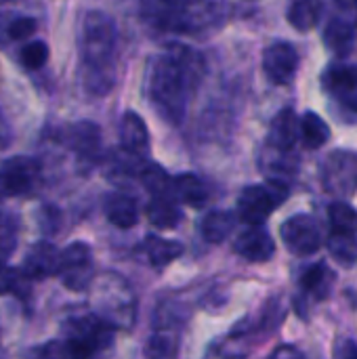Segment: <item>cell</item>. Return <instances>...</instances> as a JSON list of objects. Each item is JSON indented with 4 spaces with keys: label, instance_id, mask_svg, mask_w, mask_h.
<instances>
[{
    "label": "cell",
    "instance_id": "obj_1",
    "mask_svg": "<svg viewBox=\"0 0 357 359\" xmlns=\"http://www.w3.org/2000/svg\"><path fill=\"white\" fill-rule=\"evenodd\" d=\"M204 74L202 57L183 44H173L162 53L149 74V97L156 111L170 124L185 118L191 90Z\"/></svg>",
    "mask_w": 357,
    "mask_h": 359
},
{
    "label": "cell",
    "instance_id": "obj_2",
    "mask_svg": "<svg viewBox=\"0 0 357 359\" xmlns=\"http://www.w3.org/2000/svg\"><path fill=\"white\" fill-rule=\"evenodd\" d=\"M118 29L109 15L101 11L86 13L80 34L84 86L93 95H105L116 80Z\"/></svg>",
    "mask_w": 357,
    "mask_h": 359
},
{
    "label": "cell",
    "instance_id": "obj_3",
    "mask_svg": "<svg viewBox=\"0 0 357 359\" xmlns=\"http://www.w3.org/2000/svg\"><path fill=\"white\" fill-rule=\"evenodd\" d=\"M114 326L97 313L74 316L63 324L69 359H105L114 347Z\"/></svg>",
    "mask_w": 357,
    "mask_h": 359
},
{
    "label": "cell",
    "instance_id": "obj_4",
    "mask_svg": "<svg viewBox=\"0 0 357 359\" xmlns=\"http://www.w3.org/2000/svg\"><path fill=\"white\" fill-rule=\"evenodd\" d=\"M95 307L97 316L109 322L116 330H128L135 324L137 301L130 286L118 276H105L95 286Z\"/></svg>",
    "mask_w": 357,
    "mask_h": 359
},
{
    "label": "cell",
    "instance_id": "obj_5",
    "mask_svg": "<svg viewBox=\"0 0 357 359\" xmlns=\"http://www.w3.org/2000/svg\"><path fill=\"white\" fill-rule=\"evenodd\" d=\"M227 6L223 0H183L170 15L166 27L181 34L206 36L225 23Z\"/></svg>",
    "mask_w": 357,
    "mask_h": 359
},
{
    "label": "cell",
    "instance_id": "obj_6",
    "mask_svg": "<svg viewBox=\"0 0 357 359\" xmlns=\"http://www.w3.org/2000/svg\"><path fill=\"white\" fill-rule=\"evenodd\" d=\"M322 185L335 198H351L357 194V154L351 149H337L326 156L322 170Z\"/></svg>",
    "mask_w": 357,
    "mask_h": 359
},
{
    "label": "cell",
    "instance_id": "obj_7",
    "mask_svg": "<svg viewBox=\"0 0 357 359\" xmlns=\"http://www.w3.org/2000/svg\"><path fill=\"white\" fill-rule=\"evenodd\" d=\"M288 189L267 185H248L238 198V217L248 225H263L269 215L286 200Z\"/></svg>",
    "mask_w": 357,
    "mask_h": 359
},
{
    "label": "cell",
    "instance_id": "obj_8",
    "mask_svg": "<svg viewBox=\"0 0 357 359\" xmlns=\"http://www.w3.org/2000/svg\"><path fill=\"white\" fill-rule=\"evenodd\" d=\"M57 276L61 278L63 286L74 292L88 290L95 280V261L90 246L84 242H72L67 248H63Z\"/></svg>",
    "mask_w": 357,
    "mask_h": 359
},
{
    "label": "cell",
    "instance_id": "obj_9",
    "mask_svg": "<svg viewBox=\"0 0 357 359\" xmlns=\"http://www.w3.org/2000/svg\"><path fill=\"white\" fill-rule=\"evenodd\" d=\"M280 236L284 246L297 257H309L322 246V231L309 215H295L282 227Z\"/></svg>",
    "mask_w": 357,
    "mask_h": 359
},
{
    "label": "cell",
    "instance_id": "obj_10",
    "mask_svg": "<svg viewBox=\"0 0 357 359\" xmlns=\"http://www.w3.org/2000/svg\"><path fill=\"white\" fill-rule=\"evenodd\" d=\"M40 166L36 160L15 156L0 166V191L4 196H27L36 189Z\"/></svg>",
    "mask_w": 357,
    "mask_h": 359
},
{
    "label": "cell",
    "instance_id": "obj_11",
    "mask_svg": "<svg viewBox=\"0 0 357 359\" xmlns=\"http://www.w3.org/2000/svg\"><path fill=\"white\" fill-rule=\"evenodd\" d=\"M324 90L343 107L357 114V67L349 63H332L322 74Z\"/></svg>",
    "mask_w": 357,
    "mask_h": 359
},
{
    "label": "cell",
    "instance_id": "obj_12",
    "mask_svg": "<svg viewBox=\"0 0 357 359\" xmlns=\"http://www.w3.org/2000/svg\"><path fill=\"white\" fill-rule=\"evenodd\" d=\"M263 69L265 76L274 84H288L292 82L297 69H299V55L292 44L288 42H276L271 44L263 55Z\"/></svg>",
    "mask_w": 357,
    "mask_h": 359
},
{
    "label": "cell",
    "instance_id": "obj_13",
    "mask_svg": "<svg viewBox=\"0 0 357 359\" xmlns=\"http://www.w3.org/2000/svg\"><path fill=\"white\" fill-rule=\"evenodd\" d=\"M236 252L252 263H265L274 257L276 252V242L269 236L267 229H263L261 225H250L248 229H244L238 240H236Z\"/></svg>",
    "mask_w": 357,
    "mask_h": 359
},
{
    "label": "cell",
    "instance_id": "obj_14",
    "mask_svg": "<svg viewBox=\"0 0 357 359\" xmlns=\"http://www.w3.org/2000/svg\"><path fill=\"white\" fill-rule=\"evenodd\" d=\"M59 261H61V252L50 244V242H36L25 259H23V267L21 271L29 278V280H42V278H50L57 276L59 271Z\"/></svg>",
    "mask_w": 357,
    "mask_h": 359
},
{
    "label": "cell",
    "instance_id": "obj_15",
    "mask_svg": "<svg viewBox=\"0 0 357 359\" xmlns=\"http://www.w3.org/2000/svg\"><path fill=\"white\" fill-rule=\"evenodd\" d=\"M120 143L126 156L145 160L149 154V130L143 118L135 111H126L120 122Z\"/></svg>",
    "mask_w": 357,
    "mask_h": 359
},
{
    "label": "cell",
    "instance_id": "obj_16",
    "mask_svg": "<svg viewBox=\"0 0 357 359\" xmlns=\"http://www.w3.org/2000/svg\"><path fill=\"white\" fill-rule=\"evenodd\" d=\"M103 210H105L107 221L120 229H130L139 221V206H137L135 198H130L128 194H122V191L109 194L103 202Z\"/></svg>",
    "mask_w": 357,
    "mask_h": 359
},
{
    "label": "cell",
    "instance_id": "obj_17",
    "mask_svg": "<svg viewBox=\"0 0 357 359\" xmlns=\"http://www.w3.org/2000/svg\"><path fill=\"white\" fill-rule=\"evenodd\" d=\"M69 147L82 158H95L101 147V130L93 122H78L67 130Z\"/></svg>",
    "mask_w": 357,
    "mask_h": 359
},
{
    "label": "cell",
    "instance_id": "obj_18",
    "mask_svg": "<svg viewBox=\"0 0 357 359\" xmlns=\"http://www.w3.org/2000/svg\"><path fill=\"white\" fill-rule=\"evenodd\" d=\"M332 282H335V273L326 265H322V263L311 265L301 278V286H299L301 297L305 301H309V299L311 301H322V299L328 297V292L332 288Z\"/></svg>",
    "mask_w": 357,
    "mask_h": 359
},
{
    "label": "cell",
    "instance_id": "obj_19",
    "mask_svg": "<svg viewBox=\"0 0 357 359\" xmlns=\"http://www.w3.org/2000/svg\"><path fill=\"white\" fill-rule=\"evenodd\" d=\"M297 139H299V120L292 109H282L274 118L267 145H274L280 149H292Z\"/></svg>",
    "mask_w": 357,
    "mask_h": 359
},
{
    "label": "cell",
    "instance_id": "obj_20",
    "mask_svg": "<svg viewBox=\"0 0 357 359\" xmlns=\"http://www.w3.org/2000/svg\"><path fill=\"white\" fill-rule=\"evenodd\" d=\"M170 191H173L175 200H179L191 208H202L208 202L206 185L196 175H179L177 179H173Z\"/></svg>",
    "mask_w": 357,
    "mask_h": 359
},
{
    "label": "cell",
    "instance_id": "obj_21",
    "mask_svg": "<svg viewBox=\"0 0 357 359\" xmlns=\"http://www.w3.org/2000/svg\"><path fill=\"white\" fill-rule=\"evenodd\" d=\"M179 330L170 326H154V334L147 341L145 358L147 359H175L179 351Z\"/></svg>",
    "mask_w": 357,
    "mask_h": 359
},
{
    "label": "cell",
    "instance_id": "obj_22",
    "mask_svg": "<svg viewBox=\"0 0 357 359\" xmlns=\"http://www.w3.org/2000/svg\"><path fill=\"white\" fill-rule=\"evenodd\" d=\"M147 219L160 229H175L181 221V210L175 202V196H154L147 206Z\"/></svg>",
    "mask_w": 357,
    "mask_h": 359
},
{
    "label": "cell",
    "instance_id": "obj_23",
    "mask_svg": "<svg viewBox=\"0 0 357 359\" xmlns=\"http://www.w3.org/2000/svg\"><path fill=\"white\" fill-rule=\"evenodd\" d=\"M324 42L335 53L349 55V50L353 48V42H356V29L347 19L335 17L324 29Z\"/></svg>",
    "mask_w": 357,
    "mask_h": 359
},
{
    "label": "cell",
    "instance_id": "obj_24",
    "mask_svg": "<svg viewBox=\"0 0 357 359\" xmlns=\"http://www.w3.org/2000/svg\"><path fill=\"white\" fill-rule=\"evenodd\" d=\"M143 250L154 267H166L183 255V246L179 242L164 240L158 236H147L143 242Z\"/></svg>",
    "mask_w": 357,
    "mask_h": 359
},
{
    "label": "cell",
    "instance_id": "obj_25",
    "mask_svg": "<svg viewBox=\"0 0 357 359\" xmlns=\"http://www.w3.org/2000/svg\"><path fill=\"white\" fill-rule=\"evenodd\" d=\"M299 137L307 149H318L330 139V128L316 111H307L299 120Z\"/></svg>",
    "mask_w": 357,
    "mask_h": 359
},
{
    "label": "cell",
    "instance_id": "obj_26",
    "mask_svg": "<svg viewBox=\"0 0 357 359\" xmlns=\"http://www.w3.org/2000/svg\"><path fill=\"white\" fill-rule=\"evenodd\" d=\"M236 227V215L227 210H210L202 221V236L210 244H219L229 238Z\"/></svg>",
    "mask_w": 357,
    "mask_h": 359
},
{
    "label": "cell",
    "instance_id": "obj_27",
    "mask_svg": "<svg viewBox=\"0 0 357 359\" xmlns=\"http://www.w3.org/2000/svg\"><path fill=\"white\" fill-rule=\"evenodd\" d=\"M286 17L295 29L309 32L320 21V2L318 0H290Z\"/></svg>",
    "mask_w": 357,
    "mask_h": 359
},
{
    "label": "cell",
    "instance_id": "obj_28",
    "mask_svg": "<svg viewBox=\"0 0 357 359\" xmlns=\"http://www.w3.org/2000/svg\"><path fill=\"white\" fill-rule=\"evenodd\" d=\"M328 252L339 265L353 267L357 263V233L332 231L328 238Z\"/></svg>",
    "mask_w": 357,
    "mask_h": 359
},
{
    "label": "cell",
    "instance_id": "obj_29",
    "mask_svg": "<svg viewBox=\"0 0 357 359\" xmlns=\"http://www.w3.org/2000/svg\"><path fill=\"white\" fill-rule=\"evenodd\" d=\"M250 339L240 334V332H231L227 339H223L221 343H217L210 351L206 359H246L248 355V349H250Z\"/></svg>",
    "mask_w": 357,
    "mask_h": 359
},
{
    "label": "cell",
    "instance_id": "obj_30",
    "mask_svg": "<svg viewBox=\"0 0 357 359\" xmlns=\"http://www.w3.org/2000/svg\"><path fill=\"white\" fill-rule=\"evenodd\" d=\"M27 276L21 269L8 267L2 259H0V297L2 294H17V297H25L29 292V284H27Z\"/></svg>",
    "mask_w": 357,
    "mask_h": 359
},
{
    "label": "cell",
    "instance_id": "obj_31",
    "mask_svg": "<svg viewBox=\"0 0 357 359\" xmlns=\"http://www.w3.org/2000/svg\"><path fill=\"white\" fill-rule=\"evenodd\" d=\"M328 219L332 225V231H345L357 233V210L347 202H332L328 208Z\"/></svg>",
    "mask_w": 357,
    "mask_h": 359
},
{
    "label": "cell",
    "instance_id": "obj_32",
    "mask_svg": "<svg viewBox=\"0 0 357 359\" xmlns=\"http://www.w3.org/2000/svg\"><path fill=\"white\" fill-rule=\"evenodd\" d=\"M139 177H141V183L145 185V189L151 194V196H168L170 194V185L173 181L168 179V175L164 172L162 166L158 164H147L139 170Z\"/></svg>",
    "mask_w": 357,
    "mask_h": 359
},
{
    "label": "cell",
    "instance_id": "obj_33",
    "mask_svg": "<svg viewBox=\"0 0 357 359\" xmlns=\"http://www.w3.org/2000/svg\"><path fill=\"white\" fill-rule=\"evenodd\" d=\"M17 231H19L17 219L13 215L0 212V259L2 261L13 255L17 246Z\"/></svg>",
    "mask_w": 357,
    "mask_h": 359
},
{
    "label": "cell",
    "instance_id": "obj_34",
    "mask_svg": "<svg viewBox=\"0 0 357 359\" xmlns=\"http://www.w3.org/2000/svg\"><path fill=\"white\" fill-rule=\"evenodd\" d=\"M183 0H145L143 15L160 27H166L170 15Z\"/></svg>",
    "mask_w": 357,
    "mask_h": 359
},
{
    "label": "cell",
    "instance_id": "obj_35",
    "mask_svg": "<svg viewBox=\"0 0 357 359\" xmlns=\"http://www.w3.org/2000/svg\"><path fill=\"white\" fill-rule=\"evenodd\" d=\"M48 59V46L42 42V40H34V42H27L21 53H19V61L23 67L27 69H38L46 63Z\"/></svg>",
    "mask_w": 357,
    "mask_h": 359
},
{
    "label": "cell",
    "instance_id": "obj_36",
    "mask_svg": "<svg viewBox=\"0 0 357 359\" xmlns=\"http://www.w3.org/2000/svg\"><path fill=\"white\" fill-rule=\"evenodd\" d=\"M32 359H69V353L61 339V341H48V343L36 347L32 351Z\"/></svg>",
    "mask_w": 357,
    "mask_h": 359
},
{
    "label": "cell",
    "instance_id": "obj_37",
    "mask_svg": "<svg viewBox=\"0 0 357 359\" xmlns=\"http://www.w3.org/2000/svg\"><path fill=\"white\" fill-rule=\"evenodd\" d=\"M36 27H38L36 19H32V17H17L8 25V38L11 40H25V38H29L36 32Z\"/></svg>",
    "mask_w": 357,
    "mask_h": 359
},
{
    "label": "cell",
    "instance_id": "obj_38",
    "mask_svg": "<svg viewBox=\"0 0 357 359\" xmlns=\"http://www.w3.org/2000/svg\"><path fill=\"white\" fill-rule=\"evenodd\" d=\"M335 359H357V343L353 339H341L335 345Z\"/></svg>",
    "mask_w": 357,
    "mask_h": 359
},
{
    "label": "cell",
    "instance_id": "obj_39",
    "mask_svg": "<svg viewBox=\"0 0 357 359\" xmlns=\"http://www.w3.org/2000/svg\"><path fill=\"white\" fill-rule=\"evenodd\" d=\"M267 359H305V355L292 345H280Z\"/></svg>",
    "mask_w": 357,
    "mask_h": 359
},
{
    "label": "cell",
    "instance_id": "obj_40",
    "mask_svg": "<svg viewBox=\"0 0 357 359\" xmlns=\"http://www.w3.org/2000/svg\"><path fill=\"white\" fill-rule=\"evenodd\" d=\"M339 6L343 8H349V11H357V0H335Z\"/></svg>",
    "mask_w": 357,
    "mask_h": 359
}]
</instances>
